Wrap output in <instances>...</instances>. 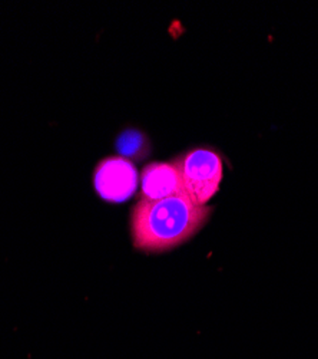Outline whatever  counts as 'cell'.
<instances>
[{
  "label": "cell",
  "instance_id": "obj_1",
  "mask_svg": "<svg viewBox=\"0 0 318 359\" xmlns=\"http://www.w3.org/2000/svg\"><path fill=\"white\" fill-rule=\"evenodd\" d=\"M211 208L186 196L141 200L132 211L131 231L136 249L159 253L189 240L206 223Z\"/></svg>",
  "mask_w": 318,
  "mask_h": 359
},
{
  "label": "cell",
  "instance_id": "obj_2",
  "mask_svg": "<svg viewBox=\"0 0 318 359\" xmlns=\"http://www.w3.org/2000/svg\"><path fill=\"white\" fill-rule=\"evenodd\" d=\"M179 168L184 192L197 206H206L214 197L222 180V160L206 149L189 151L175 162Z\"/></svg>",
  "mask_w": 318,
  "mask_h": 359
},
{
  "label": "cell",
  "instance_id": "obj_3",
  "mask_svg": "<svg viewBox=\"0 0 318 359\" xmlns=\"http://www.w3.org/2000/svg\"><path fill=\"white\" fill-rule=\"evenodd\" d=\"M94 177L98 196L109 203L130 200L136 193L139 181L135 165L122 157H111L100 161Z\"/></svg>",
  "mask_w": 318,
  "mask_h": 359
},
{
  "label": "cell",
  "instance_id": "obj_4",
  "mask_svg": "<svg viewBox=\"0 0 318 359\" xmlns=\"http://www.w3.org/2000/svg\"><path fill=\"white\" fill-rule=\"evenodd\" d=\"M141 193L143 200L186 196L178 165L175 162H152L145 167L141 176Z\"/></svg>",
  "mask_w": 318,
  "mask_h": 359
},
{
  "label": "cell",
  "instance_id": "obj_5",
  "mask_svg": "<svg viewBox=\"0 0 318 359\" xmlns=\"http://www.w3.org/2000/svg\"><path fill=\"white\" fill-rule=\"evenodd\" d=\"M145 144L143 137L138 131H126L118 140V150L125 156H136Z\"/></svg>",
  "mask_w": 318,
  "mask_h": 359
}]
</instances>
